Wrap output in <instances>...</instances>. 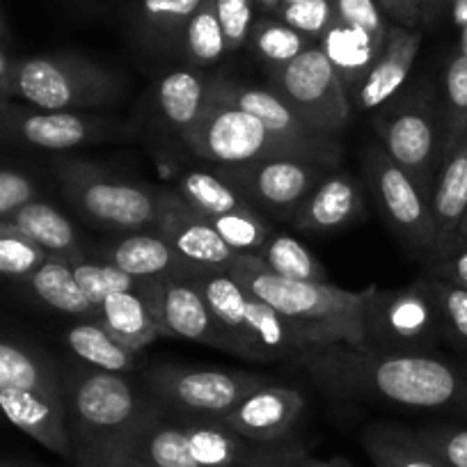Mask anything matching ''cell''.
Listing matches in <instances>:
<instances>
[{
  "label": "cell",
  "instance_id": "cell-1",
  "mask_svg": "<svg viewBox=\"0 0 467 467\" xmlns=\"http://www.w3.org/2000/svg\"><path fill=\"white\" fill-rule=\"evenodd\" d=\"M291 365L335 399L467 417V369L431 353H380L335 344L303 350Z\"/></svg>",
  "mask_w": 467,
  "mask_h": 467
},
{
  "label": "cell",
  "instance_id": "cell-2",
  "mask_svg": "<svg viewBox=\"0 0 467 467\" xmlns=\"http://www.w3.org/2000/svg\"><path fill=\"white\" fill-rule=\"evenodd\" d=\"M60 380L74 449L71 462L106 467L127 453L136 431L154 410V401L138 394L127 374H110L83 362L60 369Z\"/></svg>",
  "mask_w": 467,
  "mask_h": 467
},
{
  "label": "cell",
  "instance_id": "cell-3",
  "mask_svg": "<svg viewBox=\"0 0 467 467\" xmlns=\"http://www.w3.org/2000/svg\"><path fill=\"white\" fill-rule=\"evenodd\" d=\"M227 271L248 294L298 323L312 337L314 348L335 344L367 348L365 307L374 294V285L350 291L330 282L285 280L273 275L257 254H239Z\"/></svg>",
  "mask_w": 467,
  "mask_h": 467
},
{
  "label": "cell",
  "instance_id": "cell-4",
  "mask_svg": "<svg viewBox=\"0 0 467 467\" xmlns=\"http://www.w3.org/2000/svg\"><path fill=\"white\" fill-rule=\"evenodd\" d=\"M183 142L195 156L209 161L215 168L257 163L264 159H307L326 170L335 165L309 147L268 131L266 124L250 112L229 103H220L206 94V108L191 129L182 133Z\"/></svg>",
  "mask_w": 467,
  "mask_h": 467
},
{
  "label": "cell",
  "instance_id": "cell-5",
  "mask_svg": "<svg viewBox=\"0 0 467 467\" xmlns=\"http://www.w3.org/2000/svg\"><path fill=\"white\" fill-rule=\"evenodd\" d=\"M124 83L106 67L80 56H37L16 60L15 99L57 112L110 106Z\"/></svg>",
  "mask_w": 467,
  "mask_h": 467
},
{
  "label": "cell",
  "instance_id": "cell-6",
  "mask_svg": "<svg viewBox=\"0 0 467 467\" xmlns=\"http://www.w3.org/2000/svg\"><path fill=\"white\" fill-rule=\"evenodd\" d=\"M56 172L67 200L94 223L119 232L156 227L159 192L138 183L115 179L78 159L56 161Z\"/></svg>",
  "mask_w": 467,
  "mask_h": 467
},
{
  "label": "cell",
  "instance_id": "cell-7",
  "mask_svg": "<svg viewBox=\"0 0 467 467\" xmlns=\"http://www.w3.org/2000/svg\"><path fill=\"white\" fill-rule=\"evenodd\" d=\"M150 399L163 412L183 421L223 420L241 399L268 379L248 371L186 369L159 365L145 376Z\"/></svg>",
  "mask_w": 467,
  "mask_h": 467
},
{
  "label": "cell",
  "instance_id": "cell-8",
  "mask_svg": "<svg viewBox=\"0 0 467 467\" xmlns=\"http://www.w3.org/2000/svg\"><path fill=\"white\" fill-rule=\"evenodd\" d=\"M271 89L314 131L337 136L348 127L350 94L318 47L275 67Z\"/></svg>",
  "mask_w": 467,
  "mask_h": 467
},
{
  "label": "cell",
  "instance_id": "cell-9",
  "mask_svg": "<svg viewBox=\"0 0 467 467\" xmlns=\"http://www.w3.org/2000/svg\"><path fill=\"white\" fill-rule=\"evenodd\" d=\"M365 335L367 348L380 353H429L442 327L424 277L403 289H374L365 307Z\"/></svg>",
  "mask_w": 467,
  "mask_h": 467
},
{
  "label": "cell",
  "instance_id": "cell-10",
  "mask_svg": "<svg viewBox=\"0 0 467 467\" xmlns=\"http://www.w3.org/2000/svg\"><path fill=\"white\" fill-rule=\"evenodd\" d=\"M127 127L83 112H57L30 103L0 101V142L35 150L67 151L76 147L101 145L127 136Z\"/></svg>",
  "mask_w": 467,
  "mask_h": 467
},
{
  "label": "cell",
  "instance_id": "cell-11",
  "mask_svg": "<svg viewBox=\"0 0 467 467\" xmlns=\"http://www.w3.org/2000/svg\"><path fill=\"white\" fill-rule=\"evenodd\" d=\"M365 172L383 218L412 253L426 254L435 245V220L429 195L394 163L380 145H369Z\"/></svg>",
  "mask_w": 467,
  "mask_h": 467
},
{
  "label": "cell",
  "instance_id": "cell-12",
  "mask_svg": "<svg viewBox=\"0 0 467 467\" xmlns=\"http://www.w3.org/2000/svg\"><path fill=\"white\" fill-rule=\"evenodd\" d=\"M376 131L389 159L431 200L442 163V110H435L433 103L420 99L376 119Z\"/></svg>",
  "mask_w": 467,
  "mask_h": 467
},
{
  "label": "cell",
  "instance_id": "cell-13",
  "mask_svg": "<svg viewBox=\"0 0 467 467\" xmlns=\"http://www.w3.org/2000/svg\"><path fill=\"white\" fill-rule=\"evenodd\" d=\"M330 170L307 159H264L236 168H215V174L239 192L253 209L289 218Z\"/></svg>",
  "mask_w": 467,
  "mask_h": 467
},
{
  "label": "cell",
  "instance_id": "cell-14",
  "mask_svg": "<svg viewBox=\"0 0 467 467\" xmlns=\"http://www.w3.org/2000/svg\"><path fill=\"white\" fill-rule=\"evenodd\" d=\"M140 294L145 296L163 337H182V339L213 346L224 353L239 356V346L213 317L195 280L154 277V280L142 282Z\"/></svg>",
  "mask_w": 467,
  "mask_h": 467
},
{
  "label": "cell",
  "instance_id": "cell-15",
  "mask_svg": "<svg viewBox=\"0 0 467 467\" xmlns=\"http://www.w3.org/2000/svg\"><path fill=\"white\" fill-rule=\"evenodd\" d=\"M156 232L172 245L174 253L182 254L192 266L206 271L229 268L239 259V253L220 239V234L206 220V215L186 204L179 192H159Z\"/></svg>",
  "mask_w": 467,
  "mask_h": 467
},
{
  "label": "cell",
  "instance_id": "cell-16",
  "mask_svg": "<svg viewBox=\"0 0 467 467\" xmlns=\"http://www.w3.org/2000/svg\"><path fill=\"white\" fill-rule=\"evenodd\" d=\"M209 99L250 112V115H254L266 124L268 131L277 133L286 140L298 142L303 147H309L317 154H321L323 159L330 161L335 168L339 165L341 145L337 142V138L309 129L273 89L241 88V85L227 83V80H215L213 85H209Z\"/></svg>",
  "mask_w": 467,
  "mask_h": 467
},
{
  "label": "cell",
  "instance_id": "cell-17",
  "mask_svg": "<svg viewBox=\"0 0 467 467\" xmlns=\"http://www.w3.org/2000/svg\"><path fill=\"white\" fill-rule=\"evenodd\" d=\"M305 403L307 401L298 389L266 383L245 394L218 421H223L234 433H239L241 438L250 440V442H280L298 424Z\"/></svg>",
  "mask_w": 467,
  "mask_h": 467
},
{
  "label": "cell",
  "instance_id": "cell-18",
  "mask_svg": "<svg viewBox=\"0 0 467 467\" xmlns=\"http://www.w3.org/2000/svg\"><path fill=\"white\" fill-rule=\"evenodd\" d=\"M0 415L48 451L57 453L67 461H71L74 456L62 392L3 389L0 392Z\"/></svg>",
  "mask_w": 467,
  "mask_h": 467
},
{
  "label": "cell",
  "instance_id": "cell-19",
  "mask_svg": "<svg viewBox=\"0 0 467 467\" xmlns=\"http://www.w3.org/2000/svg\"><path fill=\"white\" fill-rule=\"evenodd\" d=\"M421 47V33L417 28L392 24L388 28L383 53L374 62L365 78L350 89V103L358 110H376L385 106L410 76L412 65Z\"/></svg>",
  "mask_w": 467,
  "mask_h": 467
},
{
  "label": "cell",
  "instance_id": "cell-20",
  "mask_svg": "<svg viewBox=\"0 0 467 467\" xmlns=\"http://www.w3.org/2000/svg\"><path fill=\"white\" fill-rule=\"evenodd\" d=\"M362 213L365 197L360 183L346 172H326L291 215V224L300 232L330 234L360 220Z\"/></svg>",
  "mask_w": 467,
  "mask_h": 467
},
{
  "label": "cell",
  "instance_id": "cell-21",
  "mask_svg": "<svg viewBox=\"0 0 467 467\" xmlns=\"http://www.w3.org/2000/svg\"><path fill=\"white\" fill-rule=\"evenodd\" d=\"M106 262L119 271L138 277V280H154V277H197L206 268L192 266L191 262L177 254L172 245L159 232H129V236L117 241L106 253Z\"/></svg>",
  "mask_w": 467,
  "mask_h": 467
},
{
  "label": "cell",
  "instance_id": "cell-22",
  "mask_svg": "<svg viewBox=\"0 0 467 467\" xmlns=\"http://www.w3.org/2000/svg\"><path fill=\"white\" fill-rule=\"evenodd\" d=\"M245 332L253 360L257 362H291L303 350L314 348V341L298 323L286 318L277 309L250 294L245 307Z\"/></svg>",
  "mask_w": 467,
  "mask_h": 467
},
{
  "label": "cell",
  "instance_id": "cell-23",
  "mask_svg": "<svg viewBox=\"0 0 467 467\" xmlns=\"http://www.w3.org/2000/svg\"><path fill=\"white\" fill-rule=\"evenodd\" d=\"M127 453L142 458L154 467H200L191 456L186 426L154 403L140 429L133 435Z\"/></svg>",
  "mask_w": 467,
  "mask_h": 467
},
{
  "label": "cell",
  "instance_id": "cell-24",
  "mask_svg": "<svg viewBox=\"0 0 467 467\" xmlns=\"http://www.w3.org/2000/svg\"><path fill=\"white\" fill-rule=\"evenodd\" d=\"M431 211L435 220V245H438L456 234L467 211V131L440 163L433 195H431Z\"/></svg>",
  "mask_w": 467,
  "mask_h": 467
},
{
  "label": "cell",
  "instance_id": "cell-25",
  "mask_svg": "<svg viewBox=\"0 0 467 467\" xmlns=\"http://www.w3.org/2000/svg\"><path fill=\"white\" fill-rule=\"evenodd\" d=\"M385 39L374 37L360 28L346 26L341 21H332L330 28L321 35V51L330 60L339 78L344 80L346 89L356 88L367 71L374 67L379 56L383 53Z\"/></svg>",
  "mask_w": 467,
  "mask_h": 467
},
{
  "label": "cell",
  "instance_id": "cell-26",
  "mask_svg": "<svg viewBox=\"0 0 467 467\" xmlns=\"http://www.w3.org/2000/svg\"><path fill=\"white\" fill-rule=\"evenodd\" d=\"M204 296L206 305L218 318L220 326L234 337L239 346V356L253 360V350L248 346V332H245V307H248L250 294L227 268H211L192 277Z\"/></svg>",
  "mask_w": 467,
  "mask_h": 467
},
{
  "label": "cell",
  "instance_id": "cell-27",
  "mask_svg": "<svg viewBox=\"0 0 467 467\" xmlns=\"http://www.w3.org/2000/svg\"><path fill=\"white\" fill-rule=\"evenodd\" d=\"M97 318L119 344H124L133 353H140L159 337H163L140 291H122V294L108 296L99 305Z\"/></svg>",
  "mask_w": 467,
  "mask_h": 467
},
{
  "label": "cell",
  "instance_id": "cell-28",
  "mask_svg": "<svg viewBox=\"0 0 467 467\" xmlns=\"http://www.w3.org/2000/svg\"><path fill=\"white\" fill-rule=\"evenodd\" d=\"M362 449L374 467H447L412 429L379 421L362 431Z\"/></svg>",
  "mask_w": 467,
  "mask_h": 467
},
{
  "label": "cell",
  "instance_id": "cell-29",
  "mask_svg": "<svg viewBox=\"0 0 467 467\" xmlns=\"http://www.w3.org/2000/svg\"><path fill=\"white\" fill-rule=\"evenodd\" d=\"M21 285L39 303L69 317H97V305L85 296L76 282L69 259L48 257L35 273H30Z\"/></svg>",
  "mask_w": 467,
  "mask_h": 467
},
{
  "label": "cell",
  "instance_id": "cell-30",
  "mask_svg": "<svg viewBox=\"0 0 467 467\" xmlns=\"http://www.w3.org/2000/svg\"><path fill=\"white\" fill-rule=\"evenodd\" d=\"M183 426L191 456L200 467H244L259 447L218 420L183 421Z\"/></svg>",
  "mask_w": 467,
  "mask_h": 467
},
{
  "label": "cell",
  "instance_id": "cell-31",
  "mask_svg": "<svg viewBox=\"0 0 467 467\" xmlns=\"http://www.w3.org/2000/svg\"><path fill=\"white\" fill-rule=\"evenodd\" d=\"M7 223L15 224L19 232H24L35 245H39L51 257H80L78 234H76L71 220L65 213H60L56 206L35 200L21 206L16 213H12Z\"/></svg>",
  "mask_w": 467,
  "mask_h": 467
},
{
  "label": "cell",
  "instance_id": "cell-32",
  "mask_svg": "<svg viewBox=\"0 0 467 467\" xmlns=\"http://www.w3.org/2000/svg\"><path fill=\"white\" fill-rule=\"evenodd\" d=\"M65 344L83 365L94 369L129 374L138 367V353L119 344L99 318H88L71 326L65 332Z\"/></svg>",
  "mask_w": 467,
  "mask_h": 467
},
{
  "label": "cell",
  "instance_id": "cell-33",
  "mask_svg": "<svg viewBox=\"0 0 467 467\" xmlns=\"http://www.w3.org/2000/svg\"><path fill=\"white\" fill-rule=\"evenodd\" d=\"M3 389L62 392L60 369L37 350L0 339V392Z\"/></svg>",
  "mask_w": 467,
  "mask_h": 467
},
{
  "label": "cell",
  "instance_id": "cell-34",
  "mask_svg": "<svg viewBox=\"0 0 467 467\" xmlns=\"http://www.w3.org/2000/svg\"><path fill=\"white\" fill-rule=\"evenodd\" d=\"M209 85L200 74L188 69L172 71L159 83V103L165 119L172 124L182 136L186 129L200 119L206 108Z\"/></svg>",
  "mask_w": 467,
  "mask_h": 467
},
{
  "label": "cell",
  "instance_id": "cell-35",
  "mask_svg": "<svg viewBox=\"0 0 467 467\" xmlns=\"http://www.w3.org/2000/svg\"><path fill=\"white\" fill-rule=\"evenodd\" d=\"M257 259L277 277L300 282H327L323 264L289 234H271L257 250Z\"/></svg>",
  "mask_w": 467,
  "mask_h": 467
},
{
  "label": "cell",
  "instance_id": "cell-36",
  "mask_svg": "<svg viewBox=\"0 0 467 467\" xmlns=\"http://www.w3.org/2000/svg\"><path fill=\"white\" fill-rule=\"evenodd\" d=\"M442 161L467 131V56L456 53L444 69Z\"/></svg>",
  "mask_w": 467,
  "mask_h": 467
},
{
  "label": "cell",
  "instance_id": "cell-37",
  "mask_svg": "<svg viewBox=\"0 0 467 467\" xmlns=\"http://www.w3.org/2000/svg\"><path fill=\"white\" fill-rule=\"evenodd\" d=\"M179 197L204 215L229 213L248 204L224 179H220L215 172H202V170L183 174L179 182Z\"/></svg>",
  "mask_w": 467,
  "mask_h": 467
},
{
  "label": "cell",
  "instance_id": "cell-38",
  "mask_svg": "<svg viewBox=\"0 0 467 467\" xmlns=\"http://www.w3.org/2000/svg\"><path fill=\"white\" fill-rule=\"evenodd\" d=\"M206 220L213 224L215 232L220 234V239L239 254H257L264 241L271 236L259 211L253 209L250 204L229 211V213L206 215Z\"/></svg>",
  "mask_w": 467,
  "mask_h": 467
},
{
  "label": "cell",
  "instance_id": "cell-39",
  "mask_svg": "<svg viewBox=\"0 0 467 467\" xmlns=\"http://www.w3.org/2000/svg\"><path fill=\"white\" fill-rule=\"evenodd\" d=\"M69 264L78 286L85 291V296H88L97 307L112 294H122V291H140L142 282H145L129 275V273L119 271V268L112 266L110 262H89V259H85L83 254H80V257L69 259Z\"/></svg>",
  "mask_w": 467,
  "mask_h": 467
},
{
  "label": "cell",
  "instance_id": "cell-40",
  "mask_svg": "<svg viewBox=\"0 0 467 467\" xmlns=\"http://www.w3.org/2000/svg\"><path fill=\"white\" fill-rule=\"evenodd\" d=\"M51 254L26 236L12 223H0V277L21 282L37 271Z\"/></svg>",
  "mask_w": 467,
  "mask_h": 467
},
{
  "label": "cell",
  "instance_id": "cell-41",
  "mask_svg": "<svg viewBox=\"0 0 467 467\" xmlns=\"http://www.w3.org/2000/svg\"><path fill=\"white\" fill-rule=\"evenodd\" d=\"M424 282L438 309L442 337L467 350V289L431 275H424Z\"/></svg>",
  "mask_w": 467,
  "mask_h": 467
},
{
  "label": "cell",
  "instance_id": "cell-42",
  "mask_svg": "<svg viewBox=\"0 0 467 467\" xmlns=\"http://www.w3.org/2000/svg\"><path fill=\"white\" fill-rule=\"evenodd\" d=\"M183 42H186L188 56L202 65L218 62L227 53L223 28H220L211 0H204L200 10L191 16L183 30Z\"/></svg>",
  "mask_w": 467,
  "mask_h": 467
},
{
  "label": "cell",
  "instance_id": "cell-43",
  "mask_svg": "<svg viewBox=\"0 0 467 467\" xmlns=\"http://www.w3.org/2000/svg\"><path fill=\"white\" fill-rule=\"evenodd\" d=\"M253 42L259 56L273 67L286 65L296 60L303 51H307L309 42L298 30L289 28L282 21H259L253 28Z\"/></svg>",
  "mask_w": 467,
  "mask_h": 467
},
{
  "label": "cell",
  "instance_id": "cell-44",
  "mask_svg": "<svg viewBox=\"0 0 467 467\" xmlns=\"http://www.w3.org/2000/svg\"><path fill=\"white\" fill-rule=\"evenodd\" d=\"M204 0H140V21L154 35H182L191 16L202 7Z\"/></svg>",
  "mask_w": 467,
  "mask_h": 467
},
{
  "label": "cell",
  "instance_id": "cell-45",
  "mask_svg": "<svg viewBox=\"0 0 467 467\" xmlns=\"http://www.w3.org/2000/svg\"><path fill=\"white\" fill-rule=\"evenodd\" d=\"M426 275L467 289V239L451 234L424 257Z\"/></svg>",
  "mask_w": 467,
  "mask_h": 467
},
{
  "label": "cell",
  "instance_id": "cell-46",
  "mask_svg": "<svg viewBox=\"0 0 467 467\" xmlns=\"http://www.w3.org/2000/svg\"><path fill=\"white\" fill-rule=\"evenodd\" d=\"M280 21L289 28L298 30L305 37H321L335 21V3L332 0H296L282 3Z\"/></svg>",
  "mask_w": 467,
  "mask_h": 467
},
{
  "label": "cell",
  "instance_id": "cell-47",
  "mask_svg": "<svg viewBox=\"0 0 467 467\" xmlns=\"http://www.w3.org/2000/svg\"><path fill=\"white\" fill-rule=\"evenodd\" d=\"M415 433L447 467H467V426L431 424Z\"/></svg>",
  "mask_w": 467,
  "mask_h": 467
},
{
  "label": "cell",
  "instance_id": "cell-48",
  "mask_svg": "<svg viewBox=\"0 0 467 467\" xmlns=\"http://www.w3.org/2000/svg\"><path fill=\"white\" fill-rule=\"evenodd\" d=\"M215 16L223 28L227 51H239L254 28V3L253 0H211Z\"/></svg>",
  "mask_w": 467,
  "mask_h": 467
},
{
  "label": "cell",
  "instance_id": "cell-49",
  "mask_svg": "<svg viewBox=\"0 0 467 467\" xmlns=\"http://www.w3.org/2000/svg\"><path fill=\"white\" fill-rule=\"evenodd\" d=\"M332 3H335L337 21L365 30L374 37H388L389 24L385 21V12L376 0H332Z\"/></svg>",
  "mask_w": 467,
  "mask_h": 467
},
{
  "label": "cell",
  "instance_id": "cell-50",
  "mask_svg": "<svg viewBox=\"0 0 467 467\" xmlns=\"http://www.w3.org/2000/svg\"><path fill=\"white\" fill-rule=\"evenodd\" d=\"M37 200V183L16 170H0V223Z\"/></svg>",
  "mask_w": 467,
  "mask_h": 467
},
{
  "label": "cell",
  "instance_id": "cell-51",
  "mask_svg": "<svg viewBox=\"0 0 467 467\" xmlns=\"http://www.w3.org/2000/svg\"><path fill=\"white\" fill-rule=\"evenodd\" d=\"M305 449L300 447H277L275 442L259 444L257 451L250 456V461L244 467H300Z\"/></svg>",
  "mask_w": 467,
  "mask_h": 467
},
{
  "label": "cell",
  "instance_id": "cell-52",
  "mask_svg": "<svg viewBox=\"0 0 467 467\" xmlns=\"http://www.w3.org/2000/svg\"><path fill=\"white\" fill-rule=\"evenodd\" d=\"M380 5V10L385 12V16L397 21L399 26H406V28H417V26L424 21L421 16V7L417 0H376Z\"/></svg>",
  "mask_w": 467,
  "mask_h": 467
},
{
  "label": "cell",
  "instance_id": "cell-53",
  "mask_svg": "<svg viewBox=\"0 0 467 467\" xmlns=\"http://www.w3.org/2000/svg\"><path fill=\"white\" fill-rule=\"evenodd\" d=\"M15 69L16 60L0 48V101L15 99Z\"/></svg>",
  "mask_w": 467,
  "mask_h": 467
},
{
  "label": "cell",
  "instance_id": "cell-54",
  "mask_svg": "<svg viewBox=\"0 0 467 467\" xmlns=\"http://www.w3.org/2000/svg\"><path fill=\"white\" fill-rule=\"evenodd\" d=\"M300 467H356L348 458L344 456H332V458H314L309 456L307 451L303 453V461H300Z\"/></svg>",
  "mask_w": 467,
  "mask_h": 467
},
{
  "label": "cell",
  "instance_id": "cell-55",
  "mask_svg": "<svg viewBox=\"0 0 467 467\" xmlns=\"http://www.w3.org/2000/svg\"><path fill=\"white\" fill-rule=\"evenodd\" d=\"M421 7V16H424V21H429L431 16L435 15V12L440 10V5H442L444 0H417Z\"/></svg>",
  "mask_w": 467,
  "mask_h": 467
},
{
  "label": "cell",
  "instance_id": "cell-56",
  "mask_svg": "<svg viewBox=\"0 0 467 467\" xmlns=\"http://www.w3.org/2000/svg\"><path fill=\"white\" fill-rule=\"evenodd\" d=\"M122 461L127 467H154V465H150V462L142 461V458L131 456V453H122Z\"/></svg>",
  "mask_w": 467,
  "mask_h": 467
},
{
  "label": "cell",
  "instance_id": "cell-57",
  "mask_svg": "<svg viewBox=\"0 0 467 467\" xmlns=\"http://www.w3.org/2000/svg\"><path fill=\"white\" fill-rule=\"evenodd\" d=\"M0 467H44L30 461H10V458H0Z\"/></svg>",
  "mask_w": 467,
  "mask_h": 467
},
{
  "label": "cell",
  "instance_id": "cell-58",
  "mask_svg": "<svg viewBox=\"0 0 467 467\" xmlns=\"http://www.w3.org/2000/svg\"><path fill=\"white\" fill-rule=\"evenodd\" d=\"M456 19L458 24H467V0H456Z\"/></svg>",
  "mask_w": 467,
  "mask_h": 467
},
{
  "label": "cell",
  "instance_id": "cell-59",
  "mask_svg": "<svg viewBox=\"0 0 467 467\" xmlns=\"http://www.w3.org/2000/svg\"><path fill=\"white\" fill-rule=\"evenodd\" d=\"M461 53L467 56V24L461 26Z\"/></svg>",
  "mask_w": 467,
  "mask_h": 467
},
{
  "label": "cell",
  "instance_id": "cell-60",
  "mask_svg": "<svg viewBox=\"0 0 467 467\" xmlns=\"http://www.w3.org/2000/svg\"><path fill=\"white\" fill-rule=\"evenodd\" d=\"M456 232L461 234L462 239H467V211H465V215H462V220H461V224H458Z\"/></svg>",
  "mask_w": 467,
  "mask_h": 467
},
{
  "label": "cell",
  "instance_id": "cell-61",
  "mask_svg": "<svg viewBox=\"0 0 467 467\" xmlns=\"http://www.w3.org/2000/svg\"><path fill=\"white\" fill-rule=\"evenodd\" d=\"M106 467H127V465H124V461H122V453H119V456H115V458H112V461L108 462Z\"/></svg>",
  "mask_w": 467,
  "mask_h": 467
},
{
  "label": "cell",
  "instance_id": "cell-62",
  "mask_svg": "<svg viewBox=\"0 0 467 467\" xmlns=\"http://www.w3.org/2000/svg\"><path fill=\"white\" fill-rule=\"evenodd\" d=\"M5 37V26H3V21H0V39Z\"/></svg>",
  "mask_w": 467,
  "mask_h": 467
},
{
  "label": "cell",
  "instance_id": "cell-63",
  "mask_svg": "<svg viewBox=\"0 0 467 467\" xmlns=\"http://www.w3.org/2000/svg\"><path fill=\"white\" fill-rule=\"evenodd\" d=\"M280 3H296V0H280Z\"/></svg>",
  "mask_w": 467,
  "mask_h": 467
}]
</instances>
